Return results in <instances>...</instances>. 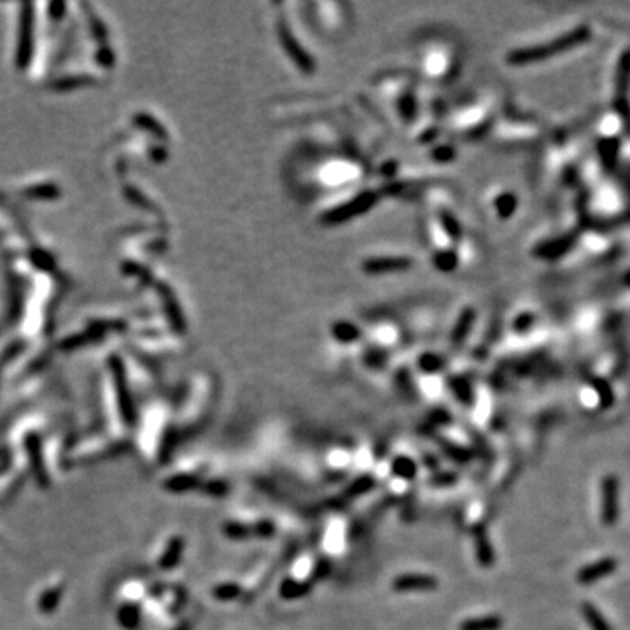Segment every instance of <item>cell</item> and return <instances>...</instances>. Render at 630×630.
Wrapping results in <instances>:
<instances>
[{"mask_svg": "<svg viewBox=\"0 0 630 630\" xmlns=\"http://www.w3.org/2000/svg\"><path fill=\"white\" fill-rule=\"evenodd\" d=\"M573 244H574V236L573 235L562 236V238H557V240L548 242V244L541 245V247L537 249V254L543 256V258H550V259L551 258H559V256H562L564 252L569 251V247Z\"/></svg>", "mask_w": 630, "mask_h": 630, "instance_id": "ba28073f", "label": "cell"}, {"mask_svg": "<svg viewBox=\"0 0 630 630\" xmlns=\"http://www.w3.org/2000/svg\"><path fill=\"white\" fill-rule=\"evenodd\" d=\"M419 366L422 368L424 372L432 373V372H438L439 368H441V361H439L436 356H432V354H426V356H422L419 359Z\"/></svg>", "mask_w": 630, "mask_h": 630, "instance_id": "603a6c76", "label": "cell"}, {"mask_svg": "<svg viewBox=\"0 0 630 630\" xmlns=\"http://www.w3.org/2000/svg\"><path fill=\"white\" fill-rule=\"evenodd\" d=\"M275 32H277L278 41H280L285 55L291 58V61H293V64L296 65V67L300 68L303 74H314V70H315L314 60H312L310 55L305 51L303 46L300 44V41L296 39V35H294L293 30H291V26L287 25V21H285L282 16L280 18H277V21H275Z\"/></svg>", "mask_w": 630, "mask_h": 630, "instance_id": "3957f363", "label": "cell"}, {"mask_svg": "<svg viewBox=\"0 0 630 630\" xmlns=\"http://www.w3.org/2000/svg\"><path fill=\"white\" fill-rule=\"evenodd\" d=\"M225 533L233 540H245V537L252 536V527L244 524H226Z\"/></svg>", "mask_w": 630, "mask_h": 630, "instance_id": "44dd1931", "label": "cell"}, {"mask_svg": "<svg viewBox=\"0 0 630 630\" xmlns=\"http://www.w3.org/2000/svg\"><path fill=\"white\" fill-rule=\"evenodd\" d=\"M477 557L484 567H490L494 564V551H492L490 541L481 529L477 533Z\"/></svg>", "mask_w": 630, "mask_h": 630, "instance_id": "4fadbf2b", "label": "cell"}, {"mask_svg": "<svg viewBox=\"0 0 630 630\" xmlns=\"http://www.w3.org/2000/svg\"><path fill=\"white\" fill-rule=\"evenodd\" d=\"M471 324H472V310L471 308H466V310L461 312L457 323H455L454 331H452V341H454V343H461V341H464V338H466V334H468Z\"/></svg>", "mask_w": 630, "mask_h": 630, "instance_id": "5bb4252c", "label": "cell"}, {"mask_svg": "<svg viewBox=\"0 0 630 630\" xmlns=\"http://www.w3.org/2000/svg\"><path fill=\"white\" fill-rule=\"evenodd\" d=\"M630 88V49L625 51L620 58L618 74H616V91H618V100L625 102L627 91Z\"/></svg>", "mask_w": 630, "mask_h": 630, "instance_id": "52a82bcc", "label": "cell"}, {"mask_svg": "<svg viewBox=\"0 0 630 630\" xmlns=\"http://www.w3.org/2000/svg\"><path fill=\"white\" fill-rule=\"evenodd\" d=\"M413 258L410 256H373L361 262V270L368 275H385L406 271L413 267Z\"/></svg>", "mask_w": 630, "mask_h": 630, "instance_id": "5b68a950", "label": "cell"}, {"mask_svg": "<svg viewBox=\"0 0 630 630\" xmlns=\"http://www.w3.org/2000/svg\"><path fill=\"white\" fill-rule=\"evenodd\" d=\"M198 485H200L198 477H193V475H177L175 478H172V480L166 484V487L172 488L173 492H186V490H191V488L198 487Z\"/></svg>", "mask_w": 630, "mask_h": 630, "instance_id": "ac0fdd59", "label": "cell"}, {"mask_svg": "<svg viewBox=\"0 0 630 630\" xmlns=\"http://www.w3.org/2000/svg\"><path fill=\"white\" fill-rule=\"evenodd\" d=\"M426 68H428V74L439 77V75L446 74V68H450V60L446 58L445 51H432L426 60Z\"/></svg>", "mask_w": 630, "mask_h": 630, "instance_id": "8fae6325", "label": "cell"}, {"mask_svg": "<svg viewBox=\"0 0 630 630\" xmlns=\"http://www.w3.org/2000/svg\"><path fill=\"white\" fill-rule=\"evenodd\" d=\"M627 282H629V284H630V274L627 275Z\"/></svg>", "mask_w": 630, "mask_h": 630, "instance_id": "484cf974", "label": "cell"}, {"mask_svg": "<svg viewBox=\"0 0 630 630\" xmlns=\"http://www.w3.org/2000/svg\"><path fill=\"white\" fill-rule=\"evenodd\" d=\"M361 175H363V172H361L359 165L345 162V160H338V162L327 163L321 170V184H326L330 188H336V186L356 182L361 179Z\"/></svg>", "mask_w": 630, "mask_h": 630, "instance_id": "277c9868", "label": "cell"}, {"mask_svg": "<svg viewBox=\"0 0 630 630\" xmlns=\"http://www.w3.org/2000/svg\"><path fill=\"white\" fill-rule=\"evenodd\" d=\"M590 28L586 26H578L574 30L567 32L562 37H557L553 41L546 42V44L540 46H529V48H517L513 51H510L506 55V61L510 65H529L537 64V61L548 60V58L555 57L559 52L569 51V49L576 48V46L583 44L590 39Z\"/></svg>", "mask_w": 630, "mask_h": 630, "instance_id": "6da1fadb", "label": "cell"}, {"mask_svg": "<svg viewBox=\"0 0 630 630\" xmlns=\"http://www.w3.org/2000/svg\"><path fill=\"white\" fill-rule=\"evenodd\" d=\"M312 590L310 583H303V582H296V580H284L280 583V597L285 600H294V599H301V597L308 595Z\"/></svg>", "mask_w": 630, "mask_h": 630, "instance_id": "9c48e42d", "label": "cell"}, {"mask_svg": "<svg viewBox=\"0 0 630 630\" xmlns=\"http://www.w3.org/2000/svg\"><path fill=\"white\" fill-rule=\"evenodd\" d=\"M376 200H379V195L375 191H368V189L366 191H361L352 200L341 202L340 205H334L333 209L324 212L321 216V221L326 222V225H341V222L368 212V209H372L375 205Z\"/></svg>", "mask_w": 630, "mask_h": 630, "instance_id": "7a4b0ae2", "label": "cell"}, {"mask_svg": "<svg viewBox=\"0 0 630 630\" xmlns=\"http://www.w3.org/2000/svg\"><path fill=\"white\" fill-rule=\"evenodd\" d=\"M333 336L340 341H345V343H352L359 338V331L354 324L338 323L333 326Z\"/></svg>", "mask_w": 630, "mask_h": 630, "instance_id": "e0dca14e", "label": "cell"}, {"mask_svg": "<svg viewBox=\"0 0 630 630\" xmlns=\"http://www.w3.org/2000/svg\"><path fill=\"white\" fill-rule=\"evenodd\" d=\"M373 485H375V480H373L372 477H368V475L366 477H359L357 480H354L352 485L349 487V495L356 497V495L366 494V492L372 490Z\"/></svg>", "mask_w": 630, "mask_h": 630, "instance_id": "d6986e66", "label": "cell"}, {"mask_svg": "<svg viewBox=\"0 0 630 630\" xmlns=\"http://www.w3.org/2000/svg\"><path fill=\"white\" fill-rule=\"evenodd\" d=\"M392 472L403 480H413L417 477V464L410 457H396L392 462Z\"/></svg>", "mask_w": 630, "mask_h": 630, "instance_id": "9a60e30c", "label": "cell"}, {"mask_svg": "<svg viewBox=\"0 0 630 630\" xmlns=\"http://www.w3.org/2000/svg\"><path fill=\"white\" fill-rule=\"evenodd\" d=\"M205 488H207V492H209V494H212V495H225L226 492V488H228V485L226 484H221V481H212V484H209V485H205Z\"/></svg>", "mask_w": 630, "mask_h": 630, "instance_id": "cb8c5ba5", "label": "cell"}, {"mask_svg": "<svg viewBox=\"0 0 630 630\" xmlns=\"http://www.w3.org/2000/svg\"><path fill=\"white\" fill-rule=\"evenodd\" d=\"M485 120H487V116H485V111L480 109V107H475V109L468 111V113L462 114V116L459 117L457 128H461V130L475 131L477 128H480L481 124L485 123Z\"/></svg>", "mask_w": 630, "mask_h": 630, "instance_id": "7c38bea8", "label": "cell"}, {"mask_svg": "<svg viewBox=\"0 0 630 630\" xmlns=\"http://www.w3.org/2000/svg\"><path fill=\"white\" fill-rule=\"evenodd\" d=\"M242 589L235 583H226V585H219L214 589V595L221 600H233L240 595Z\"/></svg>", "mask_w": 630, "mask_h": 630, "instance_id": "ffe728a7", "label": "cell"}, {"mask_svg": "<svg viewBox=\"0 0 630 630\" xmlns=\"http://www.w3.org/2000/svg\"><path fill=\"white\" fill-rule=\"evenodd\" d=\"M494 207L497 210V214L501 218H508L515 212L517 209V198L511 193H503V195H499L497 198L494 200Z\"/></svg>", "mask_w": 630, "mask_h": 630, "instance_id": "2e32d148", "label": "cell"}, {"mask_svg": "<svg viewBox=\"0 0 630 630\" xmlns=\"http://www.w3.org/2000/svg\"><path fill=\"white\" fill-rule=\"evenodd\" d=\"M503 627V620L499 616H481V618H469L459 625V630H499Z\"/></svg>", "mask_w": 630, "mask_h": 630, "instance_id": "30bf717a", "label": "cell"}, {"mask_svg": "<svg viewBox=\"0 0 630 630\" xmlns=\"http://www.w3.org/2000/svg\"><path fill=\"white\" fill-rule=\"evenodd\" d=\"M441 480H432V484L435 485H448V484H454L455 480H457V477H455V475H441Z\"/></svg>", "mask_w": 630, "mask_h": 630, "instance_id": "d4e9b609", "label": "cell"}, {"mask_svg": "<svg viewBox=\"0 0 630 630\" xmlns=\"http://www.w3.org/2000/svg\"><path fill=\"white\" fill-rule=\"evenodd\" d=\"M392 589L396 592H432L438 589V580L428 574H401L394 578Z\"/></svg>", "mask_w": 630, "mask_h": 630, "instance_id": "8992f818", "label": "cell"}, {"mask_svg": "<svg viewBox=\"0 0 630 630\" xmlns=\"http://www.w3.org/2000/svg\"><path fill=\"white\" fill-rule=\"evenodd\" d=\"M275 534V525L270 520H261L252 527V536L271 537Z\"/></svg>", "mask_w": 630, "mask_h": 630, "instance_id": "7402d4cb", "label": "cell"}]
</instances>
